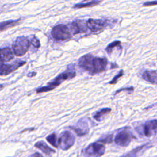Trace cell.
Masks as SVG:
<instances>
[{
    "label": "cell",
    "mask_w": 157,
    "mask_h": 157,
    "mask_svg": "<svg viewBox=\"0 0 157 157\" xmlns=\"http://www.w3.org/2000/svg\"><path fill=\"white\" fill-rule=\"evenodd\" d=\"M36 72H29V73H28V77H33V76L36 75Z\"/></svg>",
    "instance_id": "obj_27"
},
{
    "label": "cell",
    "mask_w": 157,
    "mask_h": 157,
    "mask_svg": "<svg viewBox=\"0 0 157 157\" xmlns=\"http://www.w3.org/2000/svg\"><path fill=\"white\" fill-rule=\"evenodd\" d=\"M31 156H42V155L41 154H40V153H35V154H33V155H32Z\"/></svg>",
    "instance_id": "obj_28"
},
{
    "label": "cell",
    "mask_w": 157,
    "mask_h": 157,
    "mask_svg": "<svg viewBox=\"0 0 157 157\" xmlns=\"http://www.w3.org/2000/svg\"><path fill=\"white\" fill-rule=\"evenodd\" d=\"M71 128H72L79 136H84L89 131V126L88 123L83 119L80 120L75 126Z\"/></svg>",
    "instance_id": "obj_11"
},
{
    "label": "cell",
    "mask_w": 157,
    "mask_h": 157,
    "mask_svg": "<svg viewBox=\"0 0 157 157\" xmlns=\"http://www.w3.org/2000/svg\"><path fill=\"white\" fill-rule=\"evenodd\" d=\"M134 139H135V136L131 132L129 128L126 127L117 134L115 142L119 146L127 147Z\"/></svg>",
    "instance_id": "obj_4"
},
{
    "label": "cell",
    "mask_w": 157,
    "mask_h": 157,
    "mask_svg": "<svg viewBox=\"0 0 157 157\" xmlns=\"http://www.w3.org/2000/svg\"><path fill=\"white\" fill-rule=\"evenodd\" d=\"M107 64L106 58L95 57L90 54L85 55L78 59V66L90 74H99L104 71Z\"/></svg>",
    "instance_id": "obj_1"
},
{
    "label": "cell",
    "mask_w": 157,
    "mask_h": 157,
    "mask_svg": "<svg viewBox=\"0 0 157 157\" xmlns=\"http://www.w3.org/2000/svg\"><path fill=\"white\" fill-rule=\"evenodd\" d=\"M123 74H124V71H123V70H121V71L119 72V73H118L117 75H115V76L113 78V79H112L111 81H110V82H109V84H115V83H117V81H118V79L120 77H121V76H123Z\"/></svg>",
    "instance_id": "obj_21"
},
{
    "label": "cell",
    "mask_w": 157,
    "mask_h": 157,
    "mask_svg": "<svg viewBox=\"0 0 157 157\" xmlns=\"http://www.w3.org/2000/svg\"><path fill=\"white\" fill-rule=\"evenodd\" d=\"M102 0H93L91 2H81L79 4H77L74 6V8H77V9H80V8H83V7H93L94 6H96L99 4L100 2H102Z\"/></svg>",
    "instance_id": "obj_17"
},
{
    "label": "cell",
    "mask_w": 157,
    "mask_h": 157,
    "mask_svg": "<svg viewBox=\"0 0 157 157\" xmlns=\"http://www.w3.org/2000/svg\"><path fill=\"white\" fill-rule=\"evenodd\" d=\"M105 146L101 142H94L90 144L85 149L83 150V153L89 156H100L104 155L105 152Z\"/></svg>",
    "instance_id": "obj_7"
},
{
    "label": "cell",
    "mask_w": 157,
    "mask_h": 157,
    "mask_svg": "<svg viewBox=\"0 0 157 157\" xmlns=\"http://www.w3.org/2000/svg\"><path fill=\"white\" fill-rule=\"evenodd\" d=\"M34 146L40 150L44 153H45L47 155H51L53 153H55V151L49 147L48 145L44 142V141H39L36 142L34 145Z\"/></svg>",
    "instance_id": "obj_14"
},
{
    "label": "cell",
    "mask_w": 157,
    "mask_h": 157,
    "mask_svg": "<svg viewBox=\"0 0 157 157\" xmlns=\"http://www.w3.org/2000/svg\"><path fill=\"white\" fill-rule=\"evenodd\" d=\"M20 20L18 19L17 20H9V21H5L3 22H1L0 24L1 31H2L9 28H12L17 25L20 23Z\"/></svg>",
    "instance_id": "obj_16"
},
{
    "label": "cell",
    "mask_w": 157,
    "mask_h": 157,
    "mask_svg": "<svg viewBox=\"0 0 157 157\" xmlns=\"http://www.w3.org/2000/svg\"><path fill=\"white\" fill-rule=\"evenodd\" d=\"M142 78L151 84L157 85V72L155 70H147L142 74Z\"/></svg>",
    "instance_id": "obj_13"
},
{
    "label": "cell",
    "mask_w": 157,
    "mask_h": 157,
    "mask_svg": "<svg viewBox=\"0 0 157 157\" xmlns=\"http://www.w3.org/2000/svg\"><path fill=\"white\" fill-rule=\"evenodd\" d=\"M87 26L90 30L93 32H97L102 29L105 26V22L101 20L98 19H89L87 21Z\"/></svg>",
    "instance_id": "obj_12"
},
{
    "label": "cell",
    "mask_w": 157,
    "mask_h": 157,
    "mask_svg": "<svg viewBox=\"0 0 157 157\" xmlns=\"http://www.w3.org/2000/svg\"><path fill=\"white\" fill-rule=\"evenodd\" d=\"M143 132L147 137H151L157 134V120L147 121L143 125Z\"/></svg>",
    "instance_id": "obj_9"
},
{
    "label": "cell",
    "mask_w": 157,
    "mask_h": 157,
    "mask_svg": "<svg viewBox=\"0 0 157 157\" xmlns=\"http://www.w3.org/2000/svg\"><path fill=\"white\" fill-rule=\"evenodd\" d=\"M75 75H76V73L74 69H73V68L67 69L64 72H62L61 74L58 75L56 77H55L53 81L49 82L47 86L38 88L36 90V92L37 93H40L50 91L55 89L58 86H59L63 82L67 79H71L74 77H75Z\"/></svg>",
    "instance_id": "obj_2"
},
{
    "label": "cell",
    "mask_w": 157,
    "mask_h": 157,
    "mask_svg": "<svg viewBox=\"0 0 157 157\" xmlns=\"http://www.w3.org/2000/svg\"><path fill=\"white\" fill-rule=\"evenodd\" d=\"M157 5V0L156 1H147L143 4L144 6H151Z\"/></svg>",
    "instance_id": "obj_25"
},
{
    "label": "cell",
    "mask_w": 157,
    "mask_h": 157,
    "mask_svg": "<svg viewBox=\"0 0 157 157\" xmlns=\"http://www.w3.org/2000/svg\"><path fill=\"white\" fill-rule=\"evenodd\" d=\"M115 47H121V42L120 41H118V40H116V41H114L112 43H110L105 48L106 51L107 52V53H110L112 49Z\"/></svg>",
    "instance_id": "obj_20"
},
{
    "label": "cell",
    "mask_w": 157,
    "mask_h": 157,
    "mask_svg": "<svg viewBox=\"0 0 157 157\" xmlns=\"http://www.w3.org/2000/svg\"><path fill=\"white\" fill-rule=\"evenodd\" d=\"M13 54L9 47H4L1 50V59L2 62H8L12 59Z\"/></svg>",
    "instance_id": "obj_15"
},
{
    "label": "cell",
    "mask_w": 157,
    "mask_h": 157,
    "mask_svg": "<svg viewBox=\"0 0 157 157\" xmlns=\"http://www.w3.org/2000/svg\"><path fill=\"white\" fill-rule=\"evenodd\" d=\"M31 44H33L36 48H39L40 46V41L39 40V39L35 36H34L32 38V39L31 40Z\"/></svg>",
    "instance_id": "obj_24"
},
{
    "label": "cell",
    "mask_w": 157,
    "mask_h": 157,
    "mask_svg": "<svg viewBox=\"0 0 157 157\" xmlns=\"http://www.w3.org/2000/svg\"><path fill=\"white\" fill-rule=\"evenodd\" d=\"M133 90H134V88H133V87H129V88H121V89H120L119 90H117V91L115 92V94H117V93H120V91H129V93H131V92L133 91Z\"/></svg>",
    "instance_id": "obj_26"
},
{
    "label": "cell",
    "mask_w": 157,
    "mask_h": 157,
    "mask_svg": "<svg viewBox=\"0 0 157 157\" xmlns=\"http://www.w3.org/2000/svg\"><path fill=\"white\" fill-rule=\"evenodd\" d=\"M91 1V0H83L82 2H86V1Z\"/></svg>",
    "instance_id": "obj_29"
},
{
    "label": "cell",
    "mask_w": 157,
    "mask_h": 157,
    "mask_svg": "<svg viewBox=\"0 0 157 157\" xmlns=\"http://www.w3.org/2000/svg\"><path fill=\"white\" fill-rule=\"evenodd\" d=\"M148 145V144H145V145H142V146H140V147H138L137 148H136L134 149L132 151H131L129 154H127V155H126V156H132V155H135V153H138L139 150H142L144 147H146L147 145Z\"/></svg>",
    "instance_id": "obj_23"
},
{
    "label": "cell",
    "mask_w": 157,
    "mask_h": 157,
    "mask_svg": "<svg viewBox=\"0 0 157 157\" xmlns=\"http://www.w3.org/2000/svg\"><path fill=\"white\" fill-rule=\"evenodd\" d=\"M110 111H111V109H110V108H104V109H102L101 110H100L99 111L96 112L93 115V118L96 120H97L98 121H100L101 120V119L104 116H105L107 114H108Z\"/></svg>",
    "instance_id": "obj_18"
},
{
    "label": "cell",
    "mask_w": 157,
    "mask_h": 157,
    "mask_svg": "<svg viewBox=\"0 0 157 157\" xmlns=\"http://www.w3.org/2000/svg\"><path fill=\"white\" fill-rule=\"evenodd\" d=\"M75 142V137L72 133L66 131L63 132L58 140V144L59 147L64 150H68L73 146Z\"/></svg>",
    "instance_id": "obj_6"
},
{
    "label": "cell",
    "mask_w": 157,
    "mask_h": 157,
    "mask_svg": "<svg viewBox=\"0 0 157 157\" xmlns=\"http://www.w3.org/2000/svg\"><path fill=\"white\" fill-rule=\"evenodd\" d=\"M30 42L25 36L18 37L13 44V50L15 55L17 56L24 55L28 50Z\"/></svg>",
    "instance_id": "obj_5"
},
{
    "label": "cell",
    "mask_w": 157,
    "mask_h": 157,
    "mask_svg": "<svg viewBox=\"0 0 157 157\" xmlns=\"http://www.w3.org/2000/svg\"><path fill=\"white\" fill-rule=\"evenodd\" d=\"M71 30L69 26L60 24L54 26L51 31L52 37L56 40H64L72 37Z\"/></svg>",
    "instance_id": "obj_3"
},
{
    "label": "cell",
    "mask_w": 157,
    "mask_h": 157,
    "mask_svg": "<svg viewBox=\"0 0 157 157\" xmlns=\"http://www.w3.org/2000/svg\"><path fill=\"white\" fill-rule=\"evenodd\" d=\"M26 64V61H18L15 63H12V64H4L2 61L1 63V75H8L14 71L17 70L19 67L23 66Z\"/></svg>",
    "instance_id": "obj_8"
},
{
    "label": "cell",
    "mask_w": 157,
    "mask_h": 157,
    "mask_svg": "<svg viewBox=\"0 0 157 157\" xmlns=\"http://www.w3.org/2000/svg\"><path fill=\"white\" fill-rule=\"evenodd\" d=\"M69 28L74 34L85 33L88 28L86 22L81 20L73 21L70 25Z\"/></svg>",
    "instance_id": "obj_10"
},
{
    "label": "cell",
    "mask_w": 157,
    "mask_h": 157,
    "mask_svg": "<svg viewBox=\"0 0 157 157\" xmlns=\"http://www.w3.org/2000/svg\"><path fill=\"white\" fill-rule=\"evenodd\" d=\"M113 136L112 134L108 135V136L102 138L101 139H100L99 140V142H101L102 143H111L113 140Z\"/></svg>",
    "instance_id": "obj_22"
},
{
    "label": "cell",
    "mask_w": 157,
    "mask_h": 157,
    "mask_svg": "<svg viewBox=\"0 0 157 157\" xmlns=\"http://www.w3.org/2000/svg\"><path fill=\"white\" fill-rule=\"evenodd\" d=\"M46 139L53 147L55 148H58V142H56V136L54 132L48 135L46 137Z\"/></svg>",
    "instance_id": "obj_19"
}]
</instances>
